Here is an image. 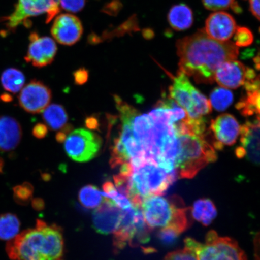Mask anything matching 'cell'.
I'll list each match as a JSON object with an SVG mask.
<instances>
[{"label": "cell", "mask_w": 260, "mask_h": 260, "mask_svg": "<svg viewBox=\"0 0 260 260\" xmlns=\"http://www.w3.org/2000/svg\"><path fill=\"white\" fill-rule=\"evenodd\" d=\"M204 7L210 11H219L232 9L236 14H240L242 9L235 0H202Z\"/></svg>", "instance_id": "obj_31"}, {"label": "cell", "mask_w": 260, "mask_h": 260, "mask_svg": "<svg viewBox=\"0 0 260 260\" xmlns=\"http://www.w3.org/2000/svg\"><path fill=\"white\" fill-rule=\"evenodd\" d=\"M102 139L89 129L79 128L71 131L64 141V149L72 160L84 162L92 160L99 153Z\"/></svg>", "instance_id": "obj_12"}, {"label": "cell", "mask_w": 260, "mask_h": 260, "mask_svg": "<svg viewBox=\"0 0 260 260\" xmlns=\"http://www.w3.org/2000/svg\"><path fill=\"white\" fill-rule=\"evenodd\" d=\"M60 0H18L11 15L5 18L6 27L14 31L18 26L24 24L29 18L47 15V22H50L59 13Z\"/></svg>", "instance_id": "obj_11"}, {"label": "cell", "mask_w": 260, "mask_h": 260, "mask_svg": "<svg viewBox=\"0 0 260 260\" xmlns=\"http://www.w3.org/2000/svg\"><path fill=\"white\" fill-rule=\"evenodd\" d=\"M10 98H11V96H10L9 95H8V94H5V95H3L2 96V99L5 101V102H6V101H8V102H10V101H11V99H10Z\"/></svg>", "instance_id": "obj_41"}, {"label": "cell", "mask_w": 260, "mask_h": 260, "mask_svg": "<svg viewBox=\"0 0 260 260\" xmlns=\"http://www.w3.org/2000/svg\"><path fill=\"white\" fill-rule=\"evenodd\" d=\"M168 21L175 30L183 31L189 28L193 22V12L186 5L174 6L168 14Z\"/></svg>", "instance_id": "obj_22"}, {"label": "cell", "mask_w": 260, "mask_h": 260, "mask_svg": "<svg viewBox=\"0 0 260 260\" xmlns=\"http://www.w3.org/2000/svg\"><path fill=\"white\" fill-rule=\"evenodd\" d=\"M86 125L90 129H96L99 126L96 119L93 117H90L86 119Z\"/></svg>", "instance_id": "obj_40"}, {"label": "cell", "mask_w": 260, "mask_h": 260, "mask_svg": "<svg viewBox=\"0 0 260 260\" xmlns=\"http://www.w3.org/2000/svg\"><path fill=\"white\" fill-rule=\"evenodd\" d=\"M149 115L152 123V160L166 171L175 172L178 141L174 123L186 118V113L170 97L159 101Z\"/></svg>", "instance_id": "obj_3"}, {"label": "cell", "mask_w": 260, "mask_h": 260, "mask_svg": "<svg viewBox=\"0 0 260 260\" xmlns=\"http://www.w3.org/2000/svg\"><path fill=\"white\" fill-rule=\"evenodd\" d=\"M102 193L93 185H87L81 188L79 193V200L82 206L87 209H95L105 201Z\"/></svg>", "instance_id": "obj_27"}, {"label": "cell", "mask_w": 260, "mask_h": 260, "mask_svg": "<svg viewBox=\"0 0 260 260\" xmlns=\"http://www.w3.org/2000/svg\"><path fill=\"white\" fill-rule=\"evenodd\" d=\"M86 0H60V8L70 12H79L83 9Z\"/></svg>", "instance_id": "obj_35"}, {"label": "cell", "mask_w": 260, "mask_h": 260, "mask_svg": "<svg viewBox=\"0 0 260 260\" xmlns=\"http://www.w3.org/2000/svg\"><path fill=\"white\" fill-rule=\"evenodd\" d=\"M246 96L237 104L236 109L244 116L259 118V89L246 91Z\"/></svg>", "instance_id": "obj_26"}, {"label": "cell", "mask_w": 260, "mask_h": 260, "mask_svg": "<svg viewBox=\"0 0 260 260\" xmlns=\"http://www.w3.org/2000/svg\"><path fill=\"white\" fill-rule=\"evenodd\" d=\"M48 126L43 123H38L32 129V135L38 139H43L48 134Z\"/></svg>", "instance_id": "obj_38"}, {"label": "cell", "mask_w": 260, "mask_h": 260, "mask_svg": "<svg viewBox=\"0 0 260 260\" xmlns=\"http://www.w3.org/2000/svg\"><path fill=\"white\" fill-rule=\"evenodd\" d=\"M258 76L251 68L239 61L232 60L225 61L217 68L214 81L224 88L235 89Z\"/></svg>", "instance_id": "obj_13"}, {"label": "cell", "mask_w": 260, "mask_h": 260, "mask_svg": "<svg viewBox=\"0 0 260 260\" xmlns=\"http://www.w3.org/2000/svg\"><path fill=\"white\" fill-rule=\"evenodd\" d=\"M74 76L75 82L79 85H82L88 80V71L85 68H80L74 73Z\"/></svg>", "instance_id": "obj_37"}, {"label": "cell", "mask_w": 260, "mask_h": 260, "mask_svg": "<svg viewBox=\"0 0 260 260\" xmlns=\"http://www.w3.org/2000/svg\"><path fill=\"white\" fill-rule=\"evenodd\" d=\"M173 83L170 87V97L183 109L188 118L205 119L211 112L209 100L195 88L186 74L178 71L177 76H172Z\"/></svg>", "instance_id": "obj_8"}, {"label": "cell", "mask_w": 260, "mask_h": 260, "mask_svg": "<svg viewBox=\"0 0 260 260\" xmlns=\"http://www.w3.org/2000/svg\"><path fill=\"white\" fill-rule=\"evenodd\" d=\"M121 120L118 137L113 141L110 164L112 168L129 162L152 159V123L149 114L115 96Z\"/></svg>", "instance_id": "obj_2"}, {"label": "cell", "mask_w": 260, "mask_h": 260, "mask_svg": "<svg viewBox=\"0 0 260 260\" xmlns=\"http://www.w3.org/2000/svg\"><path fill=\"white\" fill-rule=\"evenodd\" d=\"M184 245L195 253L198 260H248L246 253L236 240L220 237L213 230L207 233L205 243L187 238Z\"/></svg>", "instance_id": "obj_9"}, {"label": "cell", "mask_w": 260, "mask_h": 260, "mask_svg": "<svg viewBox=\"0 0 260 260\" xmlns=\"http://www.w3.org/2000/svg\"><path fill=\"white\" fill-rule=\"evenodd\" d=\"M164 260H198L195 253L184 247V249L169 253Z\"/></svg>", "instance_id": "obj_34"}, {"label": "cell", "mask_w": 260, "mask_h": 260, "mask_svg": "<svg viewBox=\"0 0 260 260\" xmlns=\"http://www.w3.org/2000/svg\"><path fill=\"white\" fill-rule=\"evenodd\" d=\"M209 102L217 111H225L233 102V93L226 88L217 87L211 92Z\"/></svg>", "instance_id": "obj_30"}, {"label": "cell", "mask_w": 260, "mask_h": 260, "mask_svg": "<svg viewBox=\"0 0 260 260\" xmlns=\"http://www.w3.org/2000/svg\"><path fill=\"white\" fill-rule=\"evenodd\" d=\"M20 124L11 116H0V151L9 152L14 150L22 138Z\"/></svg>", "instance_id": "obj_21"}, {"label": "cell", "mask_w": 260, "mask_h": 260, "mask_svg": "<svg viewBox=\"0 0 260 260\" xmlns=\"http://www.w3.org/2000/svg\"><path fill=\"white\" fill-rule=\"evenodd\" d=\"M83 31V25L80 19L69 14L57 16L51 30L55 40L68 46L76 44L80 40Z\"/></svg>", "instance_id": "obj_18"}, {"label": "cell", "mask_w": 260, "mask_h": 260, "mask_svg": "<svg viewBox=\"0 0 260 260\" xmlns=\"http://www.w3.org/2000/svg\"><path fill=\"white\" fill-rule=\"evenodd\" d=\"M191 213L194 220L207 226L216 219L217 211L212 201L209 198H201L193 203Z\"/></svg>", "instance_id": "obj_23"}, {"label": "cell", "mask_w": 260, "mask_h": 260, "mask_svg": "<svg viewBox=\"0 0 260 260\" xmlns=\"http://www.w3.org/2000/svg\"><path fill=\"white\" fill-rule=\"evenodd\" d=\"M14 190L15 199L20 204L28 203L34 194V187L29 183H24L16 187Z\"/></svg>", "instance_id": "obj_33"}, {"label": "cell", "mask_w": 260, "mask_h": 260, "mask_svg": "<svg viewBox=\"0 0 260 260\" xmlns=\"http://www.w3.org/2000/svg\"><path fill=\"white\" fill-rule=\"evenodd\" d=\"M176 134L178 150L175 168L178 177L192 178L206 166L217 160L215 149L206 141L205 136L186 132Z\"/></svg>", "instance_id": "obj_6"}, {"label": "cell", "mask_w": 260, "mask_h": 260, "mask_svg": "<svg viewBox=\"0 0 260 260\" xmlns=\"http://www.w3.org/2000/svg\"><path fill=\"white\" fill-rule=\"evenodd\" d=\"M51 98L50 89L41 81L34 80L21 89L19 103L28 113H40L50 104Z\"/></svg>", "instance_id": "obj_14"}, {"label": "cell", "mask_w": 260, "mask_h": 260, "mask_svg": "<svg viewBox=\"0 0 260 260\" xmlns=\"http://www.w3.org/2000/svg\"><path fill=\"white\" fill-rule=\"evenodd\" d=\"M63 248L60 228L38 220L35 229L24 231L10 240L6 250L12 260H60Z\"/></svg>", "instance_id": "obj_4"}, {"label": "cell", "mask_w": 260, "mask_h": 260, "mask_svg": "<svg viewBox=\"0 0 260 260\" xmlns=\"http://www.w3.org/2000/svg\"><path fill=\"white\" fill-rule=\"evenodd\" d=\"M176 47L180 57L179 71L193 77L198 83H213L220 65L236 60L239 54V47L233 42L214 40L204 29L178 40Z\"/></svg>", "instance_id": "obj_1"}, {"label": "cell", "mask_w": 260, "mask_h": 260, "mask_svg": "<svg viewBox=\"0 0 260 260\" xmlns=\"http://www.w3.org/2000/svg\"><path fill=\"white\" fill-rule=\"evenodd\" d=\"M42 118L48 127L53 130L62 129L67 125L68 116L63 106L53 104L44 110Z\"/></svg>", "instance_id": "obj_24"}, {"label": "cell", "mask_w": 260, "mask_h": 260, "mask_svg": "<svg viewBox=\"0 0 260 260\" xmlns=\"http://www.w3.org/2000/svg\"><path fill=\"white\" fill-rule=\"evenodd\" d=\"M234 35H235V44L237 47H248L252 44L253 36L251 31L248 28L237 27Z\"/></svg>", "instance_id": "obj_32"}, {"label": "cell", "mask_w": 260, "mask_h": 260, "mask_svg": "<svg viewBox=\"0 0 260 260\" xmlns=\"http://www.w3.org/2000/svg\"><path fill=\"white\" fill-rule=\"evenodd\" d=\"M179 235L180 234L171 228H165V229H160L158 233L159 238L162 242L168 244L173 242Z\"/></svg>", "instance_id": "obj_36"}, {"label": "cell", "mask_w": 260, "mask_h": 260, "mask_svg": "<svg viewBox=\"0 0 260 260\" xmlns=\"http://www.w3.org/2000/svg\"><path fill=\"white\" fill-rule=\"evenodd\" d=\"M122 210L106 198L93 213V226L97 233L106 235L114 233L121 222Z\"/></svg>", "instance_id": "obj_19"}, {"label": "cell", "mask_w": 260, "mask_h": 260, "mask_svg": "<svg viewBox=\"0 0 260 260\" xmlns=\"http://www.w3.org/2000/svg\"><path fill=\"white\" fill-rule=\"evenodd\" d=\"M249 3L252 14L259 20V0H249Z\"/></svg>", "instance_id": "obj_39"}, {"label": "cell", "mask_w": 260, "mask_h": 260, "mask_svg": "<svg viewBox=\"0 0 260 260\" xmlns=\"http://www.w3.org/2000/svg\"><path fill=\"white\" fill-rule=\"evenodd\" d=\"M30 44L25 60L37 68H43L53 62L56 56L57 47L56 42L50 37H40L32 32L29 37Z\"/></svg>", "instance_id": "obj_15"}, {"label": "cell", "mask_w": 260, "mask_h": 260, "mask_svg": "<svg viewBox=\"0 0 260 260\" xmlns=\"http://www.w3.org/2000/svg\"><path fill=\"white\" fill-rule=\"evenodd\" d=\"M119 174L124 177L126 197L139 207L144 198L164 194L178 177L176 171L170 173L151 159L123 165Z\"/></svg>", "instance_id": "obj_5"}, {"label": "cell", "mask_w": 260, "mask_h": 260, "mask_svg": "<svg viewBox=\"0 0 260 260\" xmlns=\"http://www.w3.org/2000/svg\"><path fill=\"white\" fill-rule=\"evenodd\" d=\"M143 216L149 229L171 228L181 234L187 229V209L178 198H167L152 195L141 204Z\"/></svg>", "instance_id": "obj_7"}, {"label": "cell", "mask_w": 260, "mask_h": 260, "mask_svg": "<svg viewBox=\"0 0 260 260\" xmlns=\"http://www.w3.org/2000/svg\"><path fill=\"white\" fill-rule=\"evenodd\" d=\"M259 118L247 121L240 129V145L236 148L237 158H246L252 164H259Z\"/></svg>", "instance_id": "obj_16"}, {"label": "cell", "mask_w": 260, "mask_h": 260, "mask_svg": "<svg viewBox=\"0 0 260 260\" xmlns=\"http://www.w3.org/2000/svg\"><path fill=\"white\" fill-rule=\"evenodd\" d=\"M20 222L15 214H3L0 216V240H11L18 235Z\"/></svg>", "instance_id": "obj_28"}, {"label": "cell", "mask_w": 260, "mask_h": 260, "mask_svg": "<svg viewBox=\"0 0 260 260\" xmlns=\"http://www.w3.org/2000/svg\"><path fill=\"white\" fill-rule=\"evenodd\" d=\"M237 28L235 18L225 12H217L207 19L204 30L214 40L228 41L235 34Z\"/></svg>", "instance_id": "obj_20"}, {"label": "cell", "mask_w": 260, "mask_h": 260, "mask_svg": "<svg viewBox=\"0 0 260 260\" xmlns=\"http://www.w3.org/2000/svg\"><path fill=\"white\" fill-rule=\"evenodd\" d=\"M149 229L143 216L141 207L133 206L122 210L121 222L114 233L113 246L115 249H122L128 243L137 246L147 242L149 239Z\"/></svg>", "instance_id": "obj_10"}, {"label": "cell", "mask_w": 260, "mask_h": 260, "mask_svg": "<svg viewBox=\"0 0 260 260\" xmlns=\"http://www.w3.org/2000/svg\"><path fill=\"white\" fill-rule=\"evenodd\" d=\"M25 77L22 71L16 68H10L2 74L1 82L3 88L7 92L16 93L24 87Z\"/></svg>", "instance_id": "obj_25"}, {"label": "cell", "mask_w": 260, "mask_h": 260, "mask_svg": "<svg viewBox=\"0 0 260 260\" xmlns=\"http://www.w3.org/2000/svg\"><path fill=\"white\" fill-rule=\"evenodd\" d=\"M240 129L239 122L230 114H222L212 120L210 130L213 136L214 148L222 150L225 146L235 144L239 137Z\"/></svg>", "instance_id": "obj_17"}, {"label": "cell", "mask_w": 260, "mask_h": 260, "mask_svg": "<svg viewBox=\"0 0 260 260\" xmlns=\"http://www.w3.org/2000/svg\"><path fill=\"white\" fill-rule=\"evenodd\" d=\"M103 196L111 200L114 204L121 210H127L133 206L129 198L119 192L115 184L107 181L103 186Z\"/></svg>", "instance_id": "obj_29"}]
</instances>
